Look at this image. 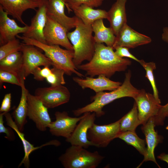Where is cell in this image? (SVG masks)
I'll use <instances>...</instances> for the list:
<instances>
[{"label": "cell", "mask_w": 168, "mask_h": 168, "mask_svg": "<svg viewBox=\"0 0 168 168\" xmlns=\"http://www.w3.org/2000/svg\"><path fill=\"white\" fill-rule=\"evenodd\" d=\"M112 47L103 43H96L91 60L77 68L86 72V75L93 77L102 75L110 78L116 72L125 71L132 63L130 60L118 56Z\"/></svg>", "instance_id": "obj_1"}, {"label": "cell", "mask_w": 168, "mask_h": 168, "mask_svg": "<svg viewBox=\"0 0 168 168\" xmlns=\"http://www.w3.org/2000/svg\"><path fill=\"white\" fill-rule=\"evenodd\" d=\"M131 77V71L128 70L125 73L123 82L119 88L109 92L102 91L96 93L95 95L91 97L92 102L91 103L74 110V115L78 116L86 112H94L96 117H100L105 114L102 110L103 108L114 100L124 97L133 98L140 90L132 85L130 82Z\"/></svg>", "instance_id": "obj_2"}, {"label": "cell", "mask_w": 168, "mask_h": 168, "mask_svg": "<svg viewBox=\"0 0 168 168\" xmlns=\"http://www.w3.org/2000/svg\"><path fill=\"white\" fill-rule=\"evenodd\" d=\"M75 28L72 31L68 32L67 35L73 46V62L77 67L83 61L91 60L95 53L96 43L92 35L91 25L85 24L77 17Z\"/></svg>", "instance_id": "obj_3"}, {"label": "cell", "mask_w": 168, "mask_h": 168, "mask_svg": "<svg viewBox=\"0 0 168 168\" xmlns=\"http://www.w3.org/2000/svg\"><path fill=\"white\" fill-rule=\"evenodd\" d=\"M16 37L22 40V43L34 46L42 50L44 52L45 55L52 62V66L63 70L65 74L70 76L72 73H75L80 77L84 76L77 71L78 68L73 62V50L63 49L58 45L44 44L23 36L18 35Z\"/></svg>", "instance_id": "obj_4"}, {"label": "cell", "mask_w": 168, "mask_h": 168, "mask_svg": "<svg viewBox=\"0 0 168 168\" xmlns=\"http://www.w3.org/2000/svg\"><path fill=\"white\" fill-rule=\"evenodd\" d=\"M104 158L97 151L91 152L82 147L71 145L58 159L65 168H96Z\"/></svg>", "instance_id": "obj_5"}, {"label": "cell", "mask_w": 168, "mask_h": 168, "mask_svg": "<svg viewBox=\"0 0 168 168\" xmlns=\"http://www.w3.org/2000/svg\"><path fill=\"white\" fill-rule=\"evenodd\" d=\"M121 118L110 124L98 125L94 123L89 129L87 138L98 147H106L116 137L120 132V124Z\"/></svg>", "instance_id": "obj_6"}, {"label": "cell", "mask_w": 168, "mask_h": 168, "mask_svg": "<svg viewBox=\"0 0 168 168\" xmlns=\"http://www.w3.org/2000/svg\"><path fill=\"white\" fill-rule=\"evenodd\" d=\"M35 95L48 109L53 108L68 102L70 98L68 89L63 85L36 89Z\"/></svg>", "instance_id": "obj_7"}, {"label": "cell", "mask_w": 168, "mask_h": 168, "mask_svg": "<svg viewBox=\"0 0 168 168\" xmlns=\"http://www.w3.org/2000/svg\"><path fill=\"white\" fill-rule=\"evenodd\" d=\"M48 109L37 97L28 92L27 116L41 131H45L52 122Z\"/></svg>", "instance_id": "obj_8"}, {"label": "cell", "mask_w": 168, "mask_h": 168, "mask_svg": "<svg viewBox=\"0 0 168 168\" xmlns=\"http://www.w3.org/2000/svg\"><path fill=\"white\" fill-rule=\"evenodd\" d=\"M133 99L137 105L138 117L141 124L144 125L151 117L157 115L161 105L153 94L142 89Z\"/></svg>", "instance_id": "obj_9"}, {"label": "cell", "mask_w": 168, "mask_h": 168, "mask_svg": "<svg viewBox=\"0 0 168 168\" xmlns=\"http://www.w3.org/2000/svg\"><path fill=\"white\" fill-rule=\"evenodd\" d=\"M21 51L23 54L24 74L26 78L32 74L37 67L53 66L51 61L34 46L22 43Z\"/></svg>", "instance_id": "obj_10"}, {"label": "cell", "mask_w": 168, "mask_h": 168, "mask_svg": "<svg viewBox=\"0 0 168 168\" xmlns=\"http://www.w3.org/2000/svg\"><path fill=\"white\" fill-rule=\"evenodd\" d=\"M68 32L59 23L47 16L44 32L46 44L60 45L66 49L73 50L72 45L68 37Z\"/></svg>", "instance_id": "obj_11"}, {"label": "cell", "mask_w": 168, "mask_h": 168, "mask_svg": "<svg viewBox=\"0 0 168 168\" xmlns=\"http://www.w3.org/2000/svg\"><path fill=\"white\" fill-rule=\"evenodd\" d=\"M85 115L84 113L80 117H72L69 116L66 111H56L55 113V120L51 122L48 128L52 135L67 139L71 136L78 122Z\"/></svg>", "instance_id": "obj_12"}, {"label": "cell", "mask_w": 168, "mask_h": 168, "mask_svg": "<svg viewBox=\"0 0 168 168\" xmlns=\"http://www.w3.org/2000/svg\"><path fill=\"white\" fill-rule=\"evenodd\" d=\"M151 41V38L135 30L126 23L116 36L115 40L112 47L114 49L118 46L134 48L149 44Z\"/></svg>", "instance_id": "obj_13"}, {"label": "cell", "mask_w": 168, "mask_h": 168, "mask_svg": "<svg viewBox=\"0 0 168 168\" xmlns=\"http://www.w3.org/2000/svg\"><path fill=\"white\" fill-rule=\"evenodd\" d=\"M84 116L79 121L70 137L66 139L71 145L79 146L86 149L94 144L88 140L87 134L89 129L92 125L96 117L94 112L85 113Z\"/></svg>", "instance_id": "obj_14"}, {"label": "cell", "mask_w": 168, "mask_h": 168, "mask_svg": "<svg viewBox=\"0 0 168 168\" xmlns=\"http://www.w3.org/2000/svg\"><path fill=\"white\" fill-rule=\"evenodd\" d=\"M46 0H0V5L8 15L17 19L22 24L26 26L22 19V15L28 9L36 10Z\"/></svg>", "instance_id": "obj_15"}, {"label": "cell", "mask_w": 168, "mask_h": 168, "mask_svg": "<svg viewBox=\"0 0 168 168\" xmlns=\"http://www.w3.org/2000/svg\"><path fill=\"white\" fill-rule=\"evenodd\" d=\"M38 8L28 30L22 36L46 44L44 32L47 21V0Z\"/></svg>", "instance_id": "obj_16"}, {"label": "cell", "mask_w": 168, "mask_h": 168, "mask_svg": "<svg viewBox=\"0 0 168 168\" xmlns=\"http://www.w3.org/2000/svg\"><path fill=\"white\" fill-rule=\"evenodd\" d=\"M154 117H151L147 122L141 127L144 134L147 144V154L141 163L137 167H139L144 162L151 161L154 162L159 168H161L156 161L154 155V150L158 144L162 142L163 137L158 134L155 129Z\"/></svg>", "instance_id": "obj_17"}, {"label": "cell", "mask_w": 168, "mask_h": 168, "mask_svg": "<svg viewBox=\"0 0 168 168\" xmlns=\"http://www.w3.org/2000/svg\"><path fill=\"white\" fill-rule=\"evenodd\" d=\"M7 13L0 5V45L1 46L8 41L15 39L20 33H24L29 26H19L14 19L9 18Z\"/></svg>", "instance_id": "obj_18"}, {"label": "cell", "mask_w": 168, "mask_h": 168, "mask_svg": "<svg viewBox=\"0 0 168 168\" xmlns=\"http://www.w3.org/2000/svg\"><path fill=\"white\" fill-rule=\"evenodd\" d=\"M73 81L82 89L89 88L96 93L104 91H110L119 88L122 83L119 82L114 81L105 76L100 75L97 78L86 77L83 79L78 77H73Z\"/></svg>", "instance_id": "obj_19"}, {"label": "cell", "mask_w": 168, "mask_h": 168, "mask_svg": "<svg viewBox=\"0 0 168 168\" xmlns=\"http://www.w3.org/2000/svg\"><path fill=\"white\" fill-rule=\"evenodd\" d=\"M66 0H47V15L59 23L69 31L75 28L77 17H70L64 12Z\"/></svg>", "instance_id": "obj_20"}, {"label": "cell", "mask_w": 168, "mask_h": 168, "mask_svg": "<svg viewBox=\"0 0 168 168\" xmlns=\"http://www.w3.org/2000/svg\"><path fill=\"white\" fill-rule=\"evenodd\" d=\"M4 115L6 119L7 125L12 128L16 133L21 139L23 144L24 156L20 163L19 164L18 167H20L22 165H23L26 168H29L30 167L29 156L30 154L35 150L47 145H53L56 146H58L61 145V143L58 141L57 140H53L40 146L34 147L33 145L26 139L24 134L22 132L20 131L19 130L14 121L13 120L10 113L9 112H7L4 114Z\"/></svg>", "instance_id": "obj_21"}, {"label": "cell", "mask_w": 168, "mask_h": 168, "mask_svg": "<svg viewBox=\"0 0 168 168\" xmlns=\"http://www.w3.org/2000/svg\"><path fill=\"white\" fill-rule=\"evenodd\" d=\"M126 2L127 0H116L107 12V19L115 36L127 22L125 9Z\"/></svg>", "instance_id": "obj_22"}, {"label": "cell", "mask_w": 168, "mask_h": 168, "mask_svg": "<svg viewBox=\"0 0 168 168\" xmlns=\"http://www.w3.org/2000/svg\"><path fill=\"white\" fill-rule=\"evenodd\" d=\"M70 9L76 16L87 25H91L97 20L107 18V11L101 9H95L85 4L72 7Z\"/></svg>", "instance_id": "obj_23"}, {"label": "cell", "mask_w": 168, "mask_h": 168, "mask_svg": "<svg viewBox=\"0 0 168 168\" xmlns=\"http://www.w3.org/2000/svg\"><path fill=\"white\" fill-rule=\"evenodd\" d=\"M0 70L12 72L25 81L26 78L24 74L22 52L21 51L16 52L0 60Z\"/></svg>", "instance_id": "obj_24"}, {"label": "cell", "mask_w": 168, "mask_h": 168, "mask_svg": "<svg viewBox=\"0 0 168 168\" xmlns=\"http://www.w3.org/2000/svg\"><path fill=\"white\" fill-rule=\"evenodd\" d=\"M91 26L95 34L94 37L96 43H105L107 46L113 47L116 36L110 27H107L105 26L103 19L96 21Z\"/></svg>", "instance_id": "obj_25"}, {"label": "cell", "mask_w": 168, "mask_h": 168, "mask_svg": "<svg viewBox=\"0 0 168 168\" xmlns=\"http://www.w3.org/2000/svg\"><path fill=\"white\" fill-rule=\"evenodd\" d=\"M25 84L21 87V96L19 103L13 111L12 115L14 122L19 130L23 132L25 125L27 122V95L28 90L25 87Z\"/></svg>", "instance_id": "obj_26"}, {"label": "cell", "mask_w": 168, "mask_h": 168, "mask_svg": "<svg viewBox=\"0 0 168 168\" xmlns=\"http://www.w3.org/2000/svg\"><path fill=\"white\" fill-rule=\"evenodd\" d=\"M141 124L138 117L137 106L134 101L131 110L121 118L120 124V132H135L137 127Z\"/></svg>", "instance_id": "obj_27"}, {"label": "cell", "mask_w": 168, "mask_h": 168, "mask_svg": "<svg viewBox=\"0 0 168 168\" xmlns=\"http://www.w3.org/2000/svg\"><path fill=\"white\" fill-rule=\"evenodd\" d=\"M117 138L124 141L127 144L133 146L143 155L144 157L146 156L147 147L145 146V141L139 138L135 132H120Z\"/></svg>", "instance_id": "obj_28"}, {"label": "cell", "mask_w": 168, "mask_h": 168, "mask_svg": "<svg viewBox=\"0 0 168 168\" xmlns=\"http://www.w3.org/2000/svg\"><path fill=\"white\" fill-rule=\"evenodd\" d=\"M146 71L145 77L149 81L153 91V95L156 100L161 104V100L158 95V92L156 84L153 71L156 68L155 63L153 62H146L143 60H141L139 63Z\"/></svg>", "instance_id": "obj_29"}, {"label": "cell", "mask_w": 168, "mask_h": 168, "mask_svg": "<svg viewBox=\"0 0 168 168\" xmlns=\"http://www.w3.org/2000/svg\"><path fill=\"white\" fill-rule=\"evenodd\" d=\"M22 43L16 38L8 41L6 44L0 46V60L6 56L18 51H21Z\"/></svg>", "instance_id": "obj_30"}, {"label": "cell", "mask_w": 168, "mask_h": 168, "mask_svg": "<svg viewBox=\"0 0 168 168\" xmlns=\"http://www.w3.org/2000/svg\"><path fill=\"white\" fill-rule=\"evenodd\" d=\"M51 68V72L46 79L47 82L52 86L63 85L66 83L64 75V71L55 66Z\"/></svg>", "instance_id": "obj_31"}, {"label": "cell", "mask_w": 168, "mask_h": 168, "mask_svg": "<svg viewBox=\"0 0 168 168\" xmlns=\"http://www.w3.org/2000/svg\"><path fill=\"white\" fill-rule=\"evenodd\" d=\"M4 82L9 83L21 87L24 84L22 81L17 76L7 71L0 70V85L2 86Z\"/></svg>", "instance_id": "obj_32"}, {"label": "cell", "mask_w": 168, "mask_h": 168, "mask_svg": "<svg viewBox=\"0 0 168 168\" xmlns=\"http://www.w3.org/2000/svg\"><path fill=\"white\" fill-rule=\"evenodd\" d=\"M104 0H66V6L68 12L71 11L70 8L72 7L85 4L93 8L98 7L102 4Z\"/></svg>", "instance_id": "obj_33"}, {"label": "cell", "mask_w": 168, "mask_h": 168, "mask_svg": "<svg viewBox=\"0 0 168 168\" xmlns=\"http://www.w3.org/2000/svg\"><path fill=\"white\" fill-rule=\"evenodd\" d=\"M51 72V69L49 67H45L42 68L38 67L33 71L32 74L33 75L34 79L38 81H42L49 76Z\"/></svg>", "instance_id": "obj_34"}, {"label": "cell", "mask_w": 168, "mask_h": 168, "mask_svg": "<svg viewBox=\"0 0 168 168\" xmlns=\"http://www.w3.org/2000/svg\"><path fill=\"white\" fill-rule=\"evenodd\" d=\"M6 113L1 112L0 114V133H5L6 135L5 137L10 141H12L15 138L13 129L11 127H6L4 125L3 117Z\"/></svg>", "instance_id": "obj_35"}, {"label": "cell", "mask_w": 168, "mask_h": 168, "mask_svg": "<svg viewBox=\"0 0 168 168\" xmlns=\"http://www.w3.org/2000/svg\"><path fill=\"white\" fill-rule=\"evenodd\" d=\"M168 117V102L164 105H161L157 115L154 117L156 126L162 125L167 117Z\"/></svg>", "instance_id": "obj_36"}, {"label": "cell", "mask_w": 168, "mask_h": 168, "mask_svg": "<svg viewBox=\"0 0 168 168\" xmlns=\"http://www.w3.org/2000/svg\"><path fill=\"white\" fill-rule=\"evenodd\" d=\"M115 54L119 57L123 58L127 57L132 59L140 63L141 60H139L133 55L129 51V49L124 47L118 46L114 49Z\"/></svg>", "instance_id": "obj_37"}, {"label": "cell", "mask_w": 168, "mask_h": 168, "mask_svg": "<svg viewBox=\"0 0 168 168\" xmlns=\"http://www.w3.org/2000/svg\"><path fill=\"white\" fill-rule=\"evenodd\" d=\"M11 93L5 95L0 108V112H8L11 110Z\"/></svg>", "instance_id": "obj_38"}, {"label": "cell", "mask_w": 168, "mask_h": 168, "mask_svg": "<svg viewBox=\"0 0 168 168\" xmlns=\"http://www.w3.org/2000/svg\"><path fill=\"white\" fill-rule=\"evenodd\" d=\"M162 39L164 41L168 43V27H166L163 29Z\"/></svg>", "instance_id": "obj_39"}, {"label": "cell", "mask_w": 168, "mask_h": 168, "mask_svg": "<svg viewBox=\"0 0 168 168\" xmlns=\"http://www.w3.org/2000/svg\"><path fill=\"white\" fill-rule=\"evenodd\" d=\"M157 158L166 162L168 164V154L162 153L157 156Z\"/></svg>", "instance_id": "obj_40"}, {"label": "cell", "mask_w": 168, "mask_h": 168, "mask_svg": "<svg viewBox=\"0 0 168 168\" xmlns=\"http://www.w3.org/2000/svg\"><path fill=\"white\" fill-rule=\"evenodd\" d=\"M166 130H168V125L166 127Z\"/></svg>", "instance_id": "obj_41"}]
</instances>
